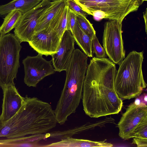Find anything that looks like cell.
Returning <instances> with one entry per match:
<instances>
[{
	"label": "cell",
	"mask_w": 147,
	"mask_h": 147,
	"mask_svg": "<svg viewBox=\"0 0 147 147\" xmlns=\"http://www.w3.org/2000/svg\"><path fill=\"white\" fill-rule=\"evenodd\" d=\"M124 59L119 64L114 86L120 98L129 100L139 96L147 86L142 69L143 52L133 51Z\"/></svg>",
	"instance_id": "obj_3"
},
{
	"label": "cell",
	"mask_w": 147,
	"mask_h": 147,
	"mask_svg": "<svg viewBox=\"0 0 147 147\" xmlns=\"http://www.w3.org/2000/svg\"><path fill=\"white\" fill-rule=\"evenodd\" d=\"M20 42L13 34L4 35L0 40V86L3 89L10 85L15 86L20 67Z\"/></svg>",
	"instance_id": "obj_5"
},
{
	"label": "cell",
	"mask_w": 147,
	"mask_h": 147,
	"mask_svg": "<svg viewBox=\"0 0 147 147\" xmlns=\"http://www.w3.org/2000/svg\"><path fill=\"white\" fill-rule=\"evenodd\" d=\"M4 34H3L1 32L0 29V40H1V38L4 35Z\"/></svg>",
	"instance_id": "obj_29"
},
{
	"label": "cell",
	"mask_w": 147,
	"mask_h": 147,
	"mask_svg": "<svg viewBox=\"0 0 147 147\" xmlns=\"http://www.w3.org/2000/svg\"><path fill=\"white\" fill-rule=\"evenodd\" d=\"M76 22L81 28L87 34L92 38L96 35V31L92 25L86 18L83 16L76 14Z\"/></svg>",
	"instance_id": "obj_20"
},
{
	"label": "cell",
	"mask_w": 147,
	"mask_h": 147,
	"mask_svg": "<svg viewBox=\"0 0 147 147\" xmlns=\"http://www.w3.org/2000/svg\"><path fill=\"white\" fill-rule=\"evenodd\" d=\"M68 8L76 14H78L86 17L88 14L78 5L74 0H66Z\"/></svg>",
	"instance_id": "obj_24"
},
{
	"label": "cell",
	"mask_w": 147,
	"mask_h": 147,
	"mask_svg": "<svg viewBox=\"0 0 147 147\" xmlns=\"http://www.w3.org/2000/svg\"><path fill=\"white\" fill-rule=\"evenodd\" d=\"M105 141H94L72 137L68 138L57 142L43 145V147H111L112 146L111 143L106 142Z\"/></svg>",
	"instance_id": "obj_14"
},
{
	"label": "cell",
	"mask_w": 147,
	"mask_h": 147,
	"mask_svg": "<svg viewBox=\"0 0 147 147\" xmlns=\"http://www.w3.org/2000/svg\"><path fill=\"white\" fill-rule=\"evenodd\" d=\"M42 0H13L0 5V15H5L14 10L19 11L23 14L35 7Z\"/></svg>",
	"instance_id": "obj_16"
},
{
	"label": "cell",
	"mask_w": 147,
	"mask_h": 147,
	"mask_svg": "<svg viewBox=\"0 0 147 147\" xmlns=\"http://www.w3.org/2000/svg\"><path fill=\"white\" fill-rule=\"evenodd\" d=\"M143 18L144 20L145 24V31L147 32V9L146 8V10L143 12Z\"/></svg>",
	"instance_id": "obj_28"
},
{
	"label": "cell",
	"mask_w": 147,
	"mask_h": 147,
	"mask_svg": "<svg viewBox=\"0 0 147 147\" xmlns=\"http://www.w3.org/2000/svg\"><path fill=\"white\" fill-rule=\"evenodd\" d=\"M66 2V0H57L51 1L49 6L40 17L36 28L35 32L39 31L48 26Z\"/></svg>",
	"instance_id": "obj_17"
},
{
	"label": "cell",
	"mask_w": 147,
	"mask_h": 147,
	"mask_svg": "<svg viewBox=\"0 0 147 147\" xmlns=\"http://www.w3.org/2000/svg\"><path fill=\"white\" fill-rule=\"evenodd\" d=\"M84 80V76L76 71L66 74L64 86L54 110L57 122L60 125L76 112L82 99Z\"/></svg>",
	"instance_id": "obj_4"
},
{
	"label": "cell",
	"mask_w": 147,
	"mask_h": 147,
	"mask_svg": "<svg viewBox=\"0 0 147 147\" xmlns=\"http://www.w3.org/2000/svg\"><path fill=\"white\" fill-rule=\"evenodd\" d=\"M40 54L35 56H28L23 60L25 76L24 82L29 87H36L44 78L55 73L51 65L52 60L47 61Z\"/></svg>",
	"instance_id": "obj_9"
},
{
	"label": "cell",
	"mask_w": 147,
	"mask_h": 147,
	"mask_svg": "<svg viewBox=\"0 0 147 147\" xmlns=\"http://www.w3.org/2000/svg\"><path fill=\"white\" fill-rule=\"evenodd\" d=\"M88 14L93 11L104 12L106 19L121 22L129 13L137 11L142 0H74Z\"/></svg>",
	"instance_id": "obj_6"
},
{
	"label": "cell",
	"mask_w": 147,
	"mask_h": 147,
	"mask_svg": "<svg viewBox=\"0 0 147 147\" xmlns=\"http://www.w3.org/2000/svg\"><path fill=\"white\" fill-rule=\"evenodd\" d=\"M28 42L38 54L47 56L56 53L53 46L51 36L45 29L35 32Z\"/></svg>",
	"instance_id": "obj_13"
},
{
	"label": "cell",
	"mask_w": 147,
	"mask_h": 147,
	"mask_svg": "<svg viewBox=\"0 0 147 147\" xmlns=\"http://www.w3.org/2000/svg\"><path fill=\"white\" fill-rule=\"evenodd\" d=\"M132 144L136 145L138 147H147V139L133 138Z\"/></svg>",
	"instance_id": "obj_26"
},
{
	"label": "cell",
	"mask_w": 147,
	"mask_h": 147,
	"mask_svg": "<svg viewBox=\"0 0 147 147\" xmlns=\"http://www.w3.org/2000/svg\"><path fill=\"white\" fill-rule=\"evenodd\" d=\"M96 18V20H99L102 19H106V15L105 13L102 11L96 10L92 11L90 14Z\"/></svg>",
	"instance_id": "obj_27"
},
{
	"label": "cell",
	"mask_w": 147,
	"mask_h": 147,
	"mask_svg": "<svg viewBox=\"0 0 147 147\" xmlns=\"http://www.w3.org/2000/svg\"><path fill=\"white\" fill-rule=\"evenodd\" d=\"M57 123L50 104L26 95L17 113L7 121L0 122V137L7 138L4 143L22 142L28 136L46 133Z\"/></svg>",
	"instance_id": "obj_2"
},
{
	"label": "cell",
	"mask_w": 147,
	"mask_h": 147,
	"mask_svg": "<svg viewBox=\"0 0 147 147\" xmlns=\"http://www.w3.org/2000/svg\"><path fill=\"white\" fill-rule=\"evenodd\" d=\"M51 3L48 0H42L35 7L22 14L14 31L20 43L31 40L40 17Z\"/></svg>",
	"instance_id": "obj_8"
},
{
	"label": "cell",
	"mask_w": 147,
	"mask_h": 147,
	"mask_svg": "<svg viewBox=\"0 0 147 147\" xmlns=\"http://www.w3.org/2000/svg\"><path fill=\"white\" fill-rule=\"evenodd\" d=\"M147 118V106H137L131 104L122 114L117 124L119 135L126 140L131 138L132 134L138 125Z\"/></svg>",
	"instance_id": "obj_10"
},
{
	"label": "cell",
	"mask_w": 147,
	"mask_h": 147,
	"mask_svg": "<svg viewBox=\"0 0 147 147\" xmlns=\"http://www.w3.org/2000/svg\"><path fill=\"white\" fill-rule=\"evenodd\" d=\"M48 0L49 1H56V0Z\"/></svg>",
	"instance_id": "obj_30"
},
{
	"label": "cell",
	"mask_w": 147,
	"mask_h": 147,
	"mask_svg": "<svg viewBox=\"0 0 147 147\" xmlns=\"http://www.w3.org/2000/svg\"><path fill=\"white\" fill-rule=\"evenodd\" d=\"M122 33V22L112 20L105 23L103 46L106 55L115 64H119L125 57Z\"/></svg>",
	"instance_id": "obj_7"
},
{
	"label": "cell",
	"mask_w": 147,
	"mask_h": 147,
	"mask_svg": "<svg viewBox=\"0 0 147 147\" xmlns=\"http://www.w3.org/2000/svg\"><path fill=\"white\" fill-rule=\"evenodd\" d=\"M75 40L71 31L66 30L61 40L57 51L51 55L55 71H66L75 50Z\"/></svg>",
	"instance_id": "obj_11"
},
{
	"label": "cell",
	"mask_w": 147,
	"mask_h": 147,
	"mask_svg": "<svg viewBox=\"0 0 147 147\" xmlns=\"http://www.w3.org/2000/svg\"><path fill=\"white\" fill-rule=\"evenodd\" d=\"M76 23V14L71 11L68 7L67 15L66 30H70L72 34Z\"/></svg>",
	"instance_id": "obj_23"
},
{
	"label": "cell",
	"mask_w": 147,
	"mask_h": 147,
	"mask_svg": "<svg viewBox=\"0 0 147 147\" xmlns=\"http://www.w3.org/2000/svg\"><path fill=\"white\" fill-rule=\"evenodd\" d=\"M105 123L103 120L94 123H87L81 126H77L63 131H55L46 134V138L49 137L60 140L68 138H71L75 135L79 134L90 129H94L96 127H101L104 125Z\"/></svg>",
	"instance_id": "obj_15"
},
{
	"label": "cell",
	"mask_w": 147,
	"mask_h": 147,
	"mask_svg": "<svg viewBox=\"0 0 147 147\" xmlns=\"http://www.w3.org/2000/svg\"><path fill=\"white\" fill-rule=\"evenodd\" d=\"M3 98L0 122L4 123L19 111L24 102V97L20 94L15 86L9 85L2 89Z\"/></svg>",
	"instance_id": "obj_12"
},
{
	"label": "cell",
	"mask_w": 147,
	"mask_h": 147,
	"mask_svg": "<svg viewBox=\"0 0 147 147\" xmlns=\"http://www.w3.org/2000/svg\"><path fill=\"white\" fill-rule=\"evenodd\" d=\"M92 53L95 54L96 57L102 58H105L107 57L104 48L100 44L96 35L92 38Z\"/></svg>",
	"instance_id": "obj_22"
},
{
	"label": "cell",
	"mask_w": 147,
	"mask_h": 147,
	"mask_svg": "<svg viewBox=\"0 0 147 147\" xmlns=\"http://www.w3.org/2000/svg\"><path fill=\"white\" fill-rule=\"evenodd\" d=\"M137 106H147V94L143 93L136 98L134 102Z\"/></svg>",
	"instance_id": "obj_25"
},
{
	"label": "cell",
	"mask_w": 147,
	"mask_h": 147,
	"mask_svg": "<svg viewBox=\"0 0 147 147\" xmlns=\"http://www.w3.org/2000/svg\"><path fill=\"white\" fill-rule=\"evenodd\" d=\"M117 70L109 59L93 57L88 65L84 80L82 99L83 110L90 117L97 118L118 114L123 100L114 86Z\"/></svg>",
	"instance_id": "obj_1"
},
{
	"label": "cell",
	"mask_w": 147,
	"mask_h": 147,
	"mask_svg": "<svg viewBox=\"0 0 147 147\" xmlns=\"http://www.w3.org/2000/svg\"><path fill=\"white\" fill-rule=\"evenodd\" d=\"M147 139V118L143 119L133 132L131 138Z\"/></svg>",
	"instance_id": "obj_21"
},
{
	"label": "cell",
	"mask_w": 147,
	"mask_h": 147,
	"mask_svg": "<svg viewBox=\"0 0 147 147\" xmlns=\"http://www.w3.org/2000/svg\"><path fill=\"white\" fill-rule=\"evenodd\" d=\"M22 14V12L18 10L13 11L8 13L0 27L2 33L5 34L15 28Z\"/></svg>",
	"instance_id": "obj_19"
},
{
	"label": "cell",
	"mask_w": 147,
	"mask_h": 147,
	"mask_svg": "<svg viewBox=\"0 0 147 147\" xmlns=\"http://www.w3.org/2000/svg\"><path fill=\"white\" fill-rule=\"evenodd\" d=\"M77 44L88 57H92L93 53L92 51V39L80 27L77 22L72 34Z\"/></svg>",
	"instance_id": "obj_18"
},
{
	"label": "cell",
	"mask_w": 147,
	"mask_h": 147,
	"mask_svg": "<svg viewBox=\"0 0 147 147\" xmlns=\"http://www.w3.org/2000/svg\"><path fill=\"white\" fill-rule=\"evenodd\" d=\"M147 0H142V1L143 2L144 1H146Z\"/></svg>",
	"instance_id": "obj_31"
}]
</instances>
